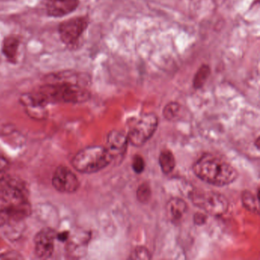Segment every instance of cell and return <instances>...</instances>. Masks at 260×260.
Segmentation results:
<instances>
[{
  "mask_svg": "<svg viewBox=\"0 0 260 260\" xmlns=\"http://www.w3.org/2000/svg\"><path fill=\"white\" fill-rule=\"evenodd\" d=\"M193 171L204 182L217 186H224L238 177L237 170L229 162L211 153L201 156L193 166Z\"/></svg>",
  "mask_w": 260,
  "mask_h": 260,
  "instance_id": "cell-1",
  "label": "cell"
},
{
  "mask_svg": "<svg viewBox=\"0 0 260 260\" xmlns=\"http://www.w3.org/2000/svg\"><path fill=\"white\" fill-rule=\"evenodd\" d=\"M41 104L49 103H82L90 99V92L77 82L59 81L42 86L33 95Z\"/></svg>",
  "mask_w": 260,
  "mask_h": 260,
  "instance_id": "cell-2",
  "label": "cell"
},
{
  "mask_svg": "<svg viewBox=\"0 0 260 260\" xmlns=\"http://www.w3.org/2000/svg\"><path fill=\"white\" fill-rule=\"evenodd\" d=\"M113 159L106 147L91 146L80 150L74 156L72 165L80 173L91 174L106 168Z\"/></svg>",
  "mask_w": 260,
  "mask_h": 260,
  "instance_id": "cell-3",
  "label": "cell"
},
{
  "mask_svg": "<svg viewBox=\"0 0 260 260\" xmlns=\"http://www.w3.org/2000/svg\"><path fill=\"white\" fill-rule=\"evenodd\" d=\"M190 199L196 206L215 217L223 215L229 208L226 197L215 191L196 190L190 194Z\"/></svg>",
  "mask_w": 260,
  "mask_h": 260,
  "instance_id": "cell-4",
  "label": "cell"
},
{
  "mask_svg": "<svg viewBox=\"0 0 260 260\" xmlns=\"http://www.w3.org/2000/svg\"><path fill=\"white\" fill-rule=\"evenodd\" d=\"M158 118L153 114L140 117L129 129L128 142L135 147H141L147 142L157 129Z\"/></svg>",
  "mask_w": 260,
  "mask_h": 260,
  "instance_id": "cell-5",
  "label": "cell"
},
{
  "mask_svg": "<svg viewBox=\"0 0 260 260\" xmlns=\"http://www.w3.org/2000/svg\"><path fill=\"white\" fill-rule=\"evenodd\" d=\"M27 191L22 182L7 174L6 171L0 172V201L7 205L18 203L27 200Z\"/></svg>",
  "mask_w": 260,
  "mask_h": 260,
  "instance_id": "cell-6",
  "label": "cell"
},
{
  "mask_svg": "<svg viewBox=\"0 0 260 260\" xmlns=\"http://www.w3.org/2000/svg\"><path fill=\"white\" fill-rule=\"evenodd\" d=\"M88 16H78L63 21L59 25L58 32L60 39L65 45L72 46L78 42L80 38L89 26Z\"/></svg>",
  "mask_w": 260,
  "mask_h": 260,
  "instance_id": "cell-7",
  "label": "cell"
},
{
  "mask_svg": "<svg viewBox=\"0 0 260 260\" xmlns=\"http://www.w3.org/2000/svg\"><path fill=\"white\" fill-rule=\"evenodd\" d=\"M53 186L62 193H74L80 187V182L75 173L64 166L57 167L52 177Z\"/></svg>",
  "mask_w": 260,
  "mask_h": 260,
  "instance_id": "cell-8",
  "label": "cell"
},
{
  "mask_svg": "<svg viewBox=\"0 0 260 260\" xmlns=\"http://www.w3.org/2000/svg\"><path fill=\"white\" fill-rule=\"evenodd\" d=\"M57 234L54 230L46 228L38 233L35 238L36 255L42 258H48L54 251V240Z\"/></svg>",
  "mask_w": 260,
  "mask_h": 260,
  "instance_id": "cell-9",
  "label": "cell"
},
{
  "mask_svg": "<svg viewBox=\"0 0 260 260\" xmlns=\"http://www.w3.org/2000/svg\"><path fill=\"white\" fill-rule=\"evenodd\" d=\"M47 13L51 17H63L75 11L80 0H45Z\"/></svg>",
  "mask_w": 260,
  "mask_h": 260,
  "instance_id": "cell-10",
  "label": "cell"
},
{
  "mask_svg": "<svg viewBox=\"0 0 260 260\" xmlns=\"http://www.w3.org/2000/svg\"><path fill=\"white\" fill-rule=\"evenodd\" d=\"M127 143H128V140H127V135H124L122 132L114 131L108 135L106 148L115 159V158L122 156L125 153Z\"/></svg>",
  "mask_w": 260,
  "mask_h": 260,
  "instance_id": "cell-11",
  "label": "cell"
},
{
  "mask_svg": "<svg viewBox=\"0 0 260 260\" xmlns=\"http://www.w3.org/2000/svg\"><path fill=\"white\" fill-rule=\"evenodd\" d=\"M187 211V205L185 201L180 199H173L167 204V212L169 217L173 222L180 221Z\"/></svg>",
  "mask_w": 260,
  "mask_h": 260,
  "instance_id": "cell-12",
  "label": "cell"
},
{
  "mask_svg": "<svg viewBox=\"0 0 260 260\" xmlns=\"http://www.w3.org/2000/svg\"><path fill=\"white\" fill-rule=\"evenodd\" d=\"M19 43V39L16 36H10L4 39L3 43V54L8 60H13L16 59Z\"/></svg>",
  "mask_w": 260,
  "mask_h": 260,
  "instance_id": "cell-13",
  "label": "cell"
},
{
  "mask_svg": "<svg viewBox=\"0 0 260 260\" xmlns=\"http://www.w3.org/2000/svg\"><path fill=\"white\" fill-rule=\"evenodd\" d=\"M211 74V68L207 63L199 67L193 78L192 86L194 89H200L205 86Z\"/></svg>",
  "mask_w": 260,
  "mask_h": 260,
  "instance_id": "cell-14",
  "label": "cell"
},
{
  "mask_svg": "<svg viewBox=\"0 0 260 260\" xmlns=\"http://www.w3.org/2000/svg\"><path fill=\"white\" fill-rule=\"evenodd\" d=\"M161 170L166 174L171 173L176 166V160L173 153L170 150H162L159 157Z\"/></svg>",
  "mask_w": 260,
  "mask_h": 260,
  "instance_id": "cell-15",
  "label": "cell"
},
{
  "mask_svg": "<svg viewBox=\"0 0 260 260\" xmlns=\"http://www.w3.org/2000/svg\"><path fill=\"white\" fill-rule=\"evenodd\" d=\"M258 198L251 191H245L242 194V203L243 206L251 212L258 213Z\"/></svg>",
  "mask_w": 260,
  "mask_h": 260,
  "instance_id": "cell-16",
  "label": "cell"
},
{
  "mask_svg": "<svg viewBox=\"0 0 260 260\" xmlns=\"http://www.w3.org/2000/svg\"><path fill=\"white\" fill-rule=\"evenodd\" d=\"M181 110L180 104L175 102L168 103L164 109V115L167 120L172 121L179 115Z\"/></svg>",
  "mask_w": 260,
  "mask_h": 260,
  "instance_id": "cell-17",
  "label": "cell"
},
{
  "mask_svg": "<svg viewBox=\"0 0 260 260\" xmlns=\"http://www.w3.org/2000/svg\"><path fill=\"white\" fill-rule=\"evenodd\" d=\"M151 197V189L147 183H142L137 190V199L141 203H147Z\"/></svg>",
  "mask_w": 260,
  "mask_h": 260,
  "instance_id": "cell-18",
  "label": "cell"
},
{
  "mask_svg": "<svg viewBox=\"0 0 260 260\" xmlns=\"http://www.w3.org/2000/svg\"><path fill=\"white\" fill-rule=\"evenodd\" d=\"M151 258L150 251L144 246H138L132 252L131 258L133 259H150Z\"/></svg>",
  "mask_w": 260,
  "mask_h": 260,
  "instance_id": "cell-19",
  "label": "cell"
},
{
  "mask_svg": "<svg viewBox=\"0 0 260 260\" xmlns=\"http://www.w3.org/2000/svg\"><path fill=\"white\" fill-rule=\"evenodd\" d=\"M132 167L135 173L140 174L142 173L145 168V162L144 159L141 156H135L132 162Z\"/></svg>",
  "mask_w": 260,
  "mask_h": 260,
  "instance_id": "cell-20",
  "label": "cell"
},
{
  "mask_svg": "<svg viewBox=\"0 0 260 260\" xmlns=\"http://www.w3.org/2000/svg\"><path fill=\"white\" fill-rule=\"evenodd\" d=\"M10 166V162L7 156L4 154L2 150H0V172L6 171Z\"/></svg>",
  "mask_w": 260,
  "mask_h": 260,
  "instance_id": "cell-21",
  "label": "cell"
},
{
  "mask_svg": "<svg viewBox=\"0 0 260 260\" xmlns=\"http://www.w3.org/2000/svg\"><path fill=\"white\" fill-rule=\"evenodd\" d=\"M207 221V217L205 214H202V213H197V214H194V222L196 224L201 225L205 224Z\"/></svg>",
  "mask_w": 260,
  "mask_h": 260,
  "instance_id": "cell-22",
  "label": "cell"
}]
</instances>
